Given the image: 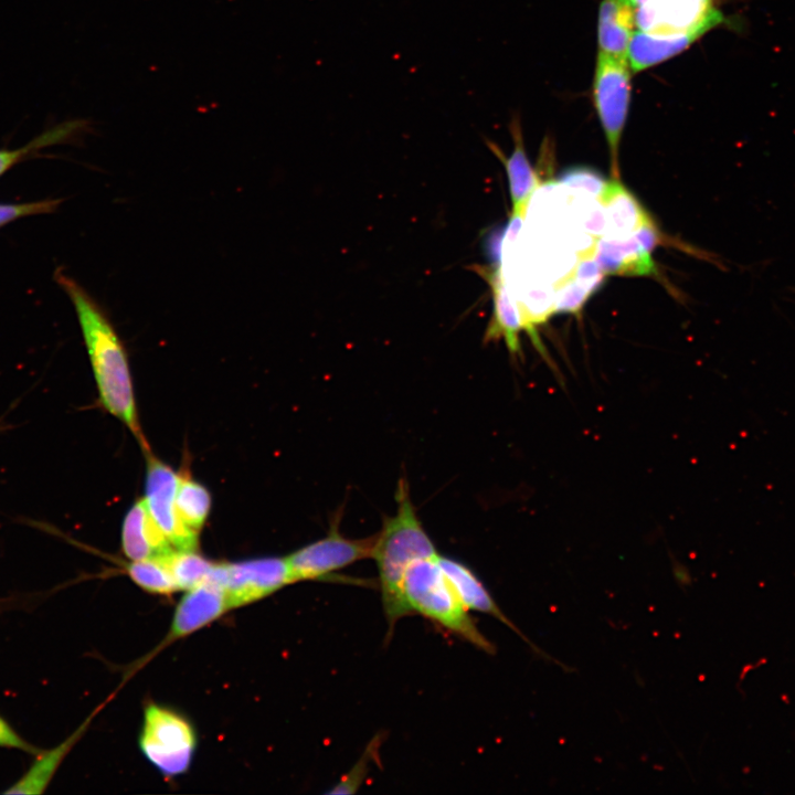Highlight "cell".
Here are the masks:
<instances>
[{"mask_svg":"<svg viewBox=\"0 0 795 795\" xmlns=\"http://www.w3.org/2000/svg\"><path fill=\"white\" fill-rule=\"evenodd\" d=\"M56 280L74 305L100 405L130 430L145 452L149 451L138 421L127 352L115 327L77 282L63 273Z\"/></svg>","mask_w":795,"mask_h":795,"instance_id":"cell-1","label":"cell"},{"mask_svg":"<svg viewBox=\"0 0 795 795\" xmlns=\"http://www.w3.org/2000/svg\"><path fill=\"white\" fill-rule=\"evenodd\" d=\"M395 499L396 511L383 520L372 554L378 568L389 635L398 621L412 614L402 587L407 569L417 560L438 554L417 517L404 479L399 481Z\"/></svg>","mask_w":795,"mask_h":795,"instance_id":"cell-2","label":"cell"},{"mask_svg":"<svg viewBox=\"0 0 795 795\" xmlns=\"http://www.w3.org/2000/svg\"><path fill=\"white\" fill-rule=\"evenodd\" d=\"M439 554L415 561L403 580V595L412 614L418 613L489 654L494 645L483 635L445 575Z\"/></svg>","mask_w":795,"mask_h":795,"instance_id":"cell-3","label":"cell"},{"mask_svg":"<svg viewBox=\"0 0 795 795\" xmlns=\"http://www.w3.org/2000/svg\"><path fill=\"white\" fill-rule=\"evenodd\" d=\"M195 746V731L183 716L155 703L145 708L139 748L163 776L174 777L186 773Z\"/></svg>","mask_w":795,"mask_h":795,"instance_id":"cell-4","label":"cell"},{"mask_svg":"<svg viewBox=\"0 0 795 795\" xmlns=\"http://www.w3.org/2000/svg\"><path fill=\"white\" fill-rule=\"evenodd\" d=\"M630 67L627 59L598 51L592 84V97L604 131L614 179L619 177L618 149L630 104Z\"/></svg>","mask_w":795,"mask_h":795,"instance_id":"cell-5","label":"cell"},{"mask_svg":"<svg viewBox=\"0 0 795 795\" xmlns=\"http://www.w3.org/2000/svg\"><path fill=\"white\" fill-rule=\"evenodd\" d=\"M633 3L636 28L647 33L703 36L719 26L741 28L736 18L718 8L717 0H633Z\"/></svg>","mask_w":795,"mask_h":795,"instance_id":"cell-6","label":"cell"},{"mask_svg":"<svg viewBox=\"0 0 795 795\" xmlns=\"http://www.w3.org/2000/svg\"><path fill=\"white\" fill-rule=\"evenodd\" d=\"M377 534L350 539L341 534L339 518L330 523L328 533L286 556L294 582L327 580L358 561L372 558Z\"/></svg>","mask_w":795,"mask_h":795,"instance_id":"cell-7","label":"cell"},{"mask_svg":"<svg viewBox=\"0 0 795 795\" xmlns=\"http://www.w3.org/2000/svg\"><path fill=\"white\" fill-rule=\"evenodd\" d=\"M208 580L224 587L232 608L259 601L295 583L286 558L277 556L214 563Z\"/></svg>","mask_w":795,"mask_h":795,"instance_id":"cell-8","label":"cell"},{"mask_svg":"<svg viewBox=\"0 0 795 795\" xmlns=\"http://www.w3.org/2000/svg\"><path fill=\"white\" fill-rule=\"evenodd\" d=\"M145 453L147 469L144 500L150 516L176 550H197L199 532L181 520L176 506L179 474L150 451Z\"/></svg>","mask_w":795,"mask_h":795,"instance_id":"cell-9","label":"cell"},{"mask_svg":"<svg viewBox=\"0 0 795 795\" xmlns=\"http://www.w3.org/2000/svg\"><path fill=\"white\" fill-rule=\"evenodd\" d=\"M232 610L229 596L220 584L206 580L188 590L176 606L168 639L173 640L199 630Z\"/></svg>","mask_w":795,"mask_h":795,"instance_id":"cell-10","label":"cell"},{"mask_svg":"<svg viewBox=\"0 0 795 795\" xmlns=\"http://www.w3.org/2000/svg\"><path fill=\"white\" fill-rule=\"evenodd\" d=\"M475 271L489 284L494 301V312L485 332V341L502 338L511 354H521L519 333L524 330V325L517 300L508 290L501 265L475 266Z\"/></svg>","mask_w":795,"mask_h":795,"instance_id":"cell-11","label":"cell"},{"mask_svg":"<svg viewBox=\"0 0 795 795\" xmlns=\"http://www.w3.org/2000/svg\"><path fill=\"white\" fill-rule=\"evenodd\" d=\"M121 548L131 561L159 558L176 550L153 521L144 498L137 500L124 518Z\"/></svg>","mask_w":795,"mask_h":795,"instance_id":"cell-12","label":"cell"},{"mask_svg":"<svg viewBox=\"0 0 795 795\" xmlns=\"http://www.w3.org/2000/svg\"><path fill=\"white\" fill-rule=\"evenodd\" d=\"M594 259L605 275L656 274L651 251L643 245L635 233L623 240L602 237L595 244Z\"/></svg>","mask_w":795,"mask_h":795,"instance_id":"cell-13","label":"cell"},{"mask_svg":"<svg viewBox=\"0 0 795 795\" xmlns=\"http://www.w3.org/2000/svg\"><path fill=\"white\" fill-rule=\"evenodd\" d=\"M99 706L73 731L65 740L50 750L40 751L35 754L32 764L25 773L4 794H42L54 777L56 771L67 756L74 745L80 741L88 729L91 722L100 710Z\"/></svg>","mask_w":795,"mask_h":795,"instance_id":"cell-14","label":"cell"},{"mask_svg":"<svg viewBox=\"0 0 795 795\" xmlns=\"http://www.w3.org/2000/svg\"><path fill=\"white\" fill-rule=\"evenodd\" d=\"M598 202L606 214V239H626L651 220L636 197L617 179L607 181Z\"/></svg>","mask_w":795,"mask_h":795,"instance_id":"cell-15","label":"cell"},{"mask_svg":"<svg viewBox=\"0 0 795 795\" xmlns=\"http://www.w3.org/2000/svg\"><path fill=\"white\" fill-rule=\"evenodd\" d=\"M510 131L513 139V150L509 157L504 156L500 148L490 140H487L486 144L505 166L512 212L523 214L531 194L539 186V178L527 157L521 126L517 116L511 120Z\"/></svg>","mask_w":795,"mask_h":795,"instance_id":"cell-16","label":"cell"},{"mask_svg":"<svg viewBox=\"0 0 795 795\" xmlns=\"http://www.w3.org/2000/svg\"><path fill=\"white\" fill-rule=\"evenodd\" d=\"M633 0H602L597 17L598 51L627 59L629 42L636 31Z\"/></svg>","mask_w":795,"mask_h":795,"instance_id":"cell-17","label":"cell"},{"mask_svg":"<svg viewBox=\"0 0 795 795\" xmlns=\"http://www.w3.org/2000/svg\"><path fill=\"white\" fill-rule=\"evenodd\" d=\"M438 561L457 596L468 611L489 614L522 636L521 632L501 612L483 582L467 565L443 555L438 556ZM523 639L529 642L526 637Z\"/></svg>","mask_w":795,"mask_h":795,"instance_id":"cell-18","label":"cell"},{"mask_svg":"<svg viewBox=\"0 0 795 795\" xmlns=\"http://www.w3.org/2000/svg\"><path fill=\"white\" fill-rule=\"evenodd\" d=\"M176 506L181 520L190 529L199 532L211 511V494L205 486L182 470L179 474Z\"/></svg>","mask_w":795,"mask_h":795,"instance_id":"cell-19","label":"cell"},{"mask_svg":"<svg viewBox=\"0 0 795 795\" xmlns=\"http://www.w3.org/2000/svg\"><path fill=\"white\" fill-rule=\"evenodd\" d=\"M163 558L179 591H188L205 582L214 565L197 550H173Z\"/></svg>","mask_w":795,"mask_h":795,"instance_id":"cell-20","label":"cell"},{"mask_svg":"<svg viewBox=\"0 0 795 795\" xmlns=\"http://www.w3.org/2000/svg\"><path fill=\"white\" fill-rule=\"evenodd\" d=\"M127 574L149 593L169 595L179 591L163 556L131 561Z\"/></svg>","mask_w":795,"mask_h":795,"instance_id":"cell-21","label":"cell"},{"mask_svg":"<svg viewBox=\"0 0 795 795\" xmlns=\"http://www.w3.org/2000/svg\"><path fill=\"white\" fill-rule=\"evenodd\" d=\"M86 125L87 123L82 119L70 120L45 131L21 148L13 150H0V176L29 153L67 140L83 130Z\"/></svg>","mask_w":795,"mask_h":795,"instance_id":"cell-22","label":"cell"},{"mask_svg":"<svg viewBox=\"0 0 795 795\" xmlns=\"http://www.w3.org/2000/svg\"><path fill=\"white\" fill-rule=\"evenodd\" d=\"M381 744L380 735L375 736L364 750L362 756L352 767V770L346 774L340 782L332 787L329 794H352L358 791L361 786L362 781L369 772V765L372 759L375 756Z\"/></svg>","mask_w":795,"mask_h":795,"instance_id":"cell-23","label":"cell"},{"mask_svg":"<svg viewBox=\"0 0 795 795\" xmlns=\"http://www.w3.org/2000/svg\"><path fill=\"white\" fill-rule=\"evenodd\" d=\"M560 182L597 198L607 183L598 171L589 167H573L564 170L560 174Z\"/></svg>","mask_w":795,"mask_h":795,"instance_id":"cell-24","label":"cell"},{"mask_svg":"<svg viewBox=\"0 0 795 795\" xmlns=\"http://www.w3.org/2000/svg\"><path fill=\"white\" fill-rule=\"evenodd\" d=\"M593 292L572 278L555 293L553 314H579Z\"/></svg>","mask_w":795,"mask_h":795,"instance_id":"cell-25","label":"cell"},{"mask_svg":"<svg viewBox=\"0 0 795 795\" xmlns=\"http://www.w3.org/2000/svg\"><path fill=\"white\" fill-rule=\"evenodd\" d=\"M59 202L60 201L46 200L19 204L0 203V226L22 216L52 212Z\"/></svg>","mask_w":795,"mask_h":795,"instance_id":"cell-26","label":"cell"},{"mask_svg":"<svg viewBox=\"0 0 795 795\" xmlns=\"http://www.w3.org/2000/svg\"><path fill=\"white\" fill-rule=\"evenodd\" d=\"M604 273L594 258H583L579 262L574 279L595 293L604 280Z\"/></svg>","mask_w":795,"mask_h":795,"instance_id":"cell-27","label":"cell"},{"mask_svg":"<svg viewBox=\"0 0 795 795\" xmlns=\"http://www.w3.org/2000/svg\"><path fill=\"white\" fill-rule=\"evenodd\" d=\"M0 748L15 749L35 755L40 750L22 738L13 727L0 716Z\"/></svg>","mask_w":795,"mask_h":795,"instance_id":"cell-28","label":"cell"},{"mask_svg":"<svg viewBox=\"0 0 795 795\" xmlns=\"http://www.w3.org/2000/svg\"><path fill=\"white\" fill-rule=\"evenodd\" d=\"M606 227L607 221L604 208L600 202H595L583 220V229L593 235H603Z\"/></svg>","mask_w":795,"mask_h":795,"instance_id":"cell-29","label":"cell"}]
</instances>
